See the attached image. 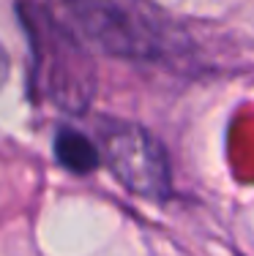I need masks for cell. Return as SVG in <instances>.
<instances>
[{
  "label": "cell",
  "mask_w": 254,
  "mask_h": 256,
  "mask_svg": "<svg viewBox=\"0 0 254 256\" xmlns=\"http://www.w3.org/2000/svg\"><path fill=\"white\" fill-rule=\"evenodd\" d=\"M77 30L112 58L167 63L186 52L178 25L153 0H66Z\"/></svg>",
  "instance_id": "1"
},
{
  "label": "cell",
  "mask_w": 254,
  "mask_h": 256,
  "mask_svg": "<svg viewBox=\"0 0 254 256\" xmlns=\"http://www.w3.org/2000/svg\"><path fill=\"white\" fill-rule=\"evenodd\" d=\"M36 60V84L47 98L69 112H82L93 98L96 71L80 41L47 11H22Z\"/></svg>",
  "instance_id": "2"
},
{
  "label": "cell",
  "mask_w": 254,
  "mask_h": 256,
  "mask_svg": "<svg viewBox=\"0 0 254 256\" xmlns=\"http://www.w3.org/2000/svg\"><path fill=\"white\" fill-rule=\"evenodd\" d=\"M101 164L129 188L145 199H167L172 194V172L161 142L137 123L104 120L99 126Z\"/></svg>",
  "instance_id": "3"
},
{
  "label": "cell",
  "mask_w": 254,
  "mask_h": 256,
  "mask_svg": "<svg viewBox=\"0 0 254 256\" xmlns=\"http://www.w3.org/2000/svg\"><path fill=\"white\" fill-rule=\"evenodd\" d=\"M55 156L66 169H71V172H77V174H88L101 164L99 144L90 142V139L80 131H71V128L58 131Z\"/></svg>",
  "instance_id": "4"
},
{
  "label": "cell",
  "mask_w": 254,
  "mask_h": 256,
  "mask_svg": "<svg viewBox=\"0 0 254 256\" xmlns=\"http://www.w3.org/2000/svg\"><path fill=\"white\" fill-rule=\"evenodd\" d=\"M6 76H9V54H6V50L0 46V84L6 82Z\"/></svg>",
  "instance_id": "5"
}]
</instances>
